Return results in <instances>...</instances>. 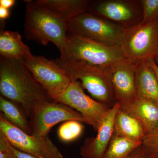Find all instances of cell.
Listing matches in <instances>:
<instances>
[{
    "label": "cell",
    "instance_id": "cell-25",
    "mask_svg": "<svg viewBox=\"0 0 158 158\" xmlns=\"http://www.w3.org/2000/svg\"><path fill=\"white\" fill-rule=\"evenodd\" d=\"M154 155L155 153L141 144L133 151L127 158H154Z\"/></svg>",
    "mask_w": 158,
    "mask_h": 158
},
{
    "label": "cell",
    "instance_id": "cell-3",
    "mask_svg": "<svg viewBox=\"0 0 158 158\" xmlns=\"http://www.w3.org/2000/svg\"><path fill=\"white\" fill-rule=\"evenodd\" d=\"M60 59L107 69L126 59L120 48L111 47L71 34H67Z\"/></svg>",
    "mask_w": 158,
    "mask_h": 158
},
{
    "label": "cell",
    "instance_id": "cell-4",
    "mask_svg": "<svg viewBox=\"0 0 158 158\" xmlns=\"http://www.w3.org/2000/svg\"><path fill=\"white\" fill-rule=\"evenodd\" d=\"M56 61L66 71L72 81H80L83 88L94 99L107 105L116 103L109 68H99L60 58Z\"/></svg>",
    "mask_w": 158,
    "mask_h": 158
},
{
    "label": "cell",
    "instance_id": "cell-26",
    "mask_svg": "<svg viewBox=\"0 0 158 158\" xmlns=\"http://www.w3.org/2000/svg\"><path fill=\"white\" fill-rule=\"evenodd\" d=\"M11 148L16 158H37L35 157L34 156L26 153L22 152L18 150L15 148L11 145Z\"/></svg>",
    "mask_w": 158,
    "mask_h": 158
},
{
    "label": "cell",
    "instance_id": "cell-21",
    "mask_svg": "<svg viewBox=\"0 0 158 158\" xmlns=\"http://www.w3.org/2000/svg\"><path fill=\"white\" fill-rule=\"evenodd\" d=\"M84 128L81 122L75 120L65 121L58 129V137L63 142L74 141L82 135Z\"/></svg>",
    "mask_w": 158,
    "mask_h": 158
},
{
    "label": "cell",
    "instance_id": "cell-5",
    "mask_svg": "<svg viewBox=\"0 0 158 158\" xmlns=\"http://www.w3.org/2000/svg\"><path fill=\"white\" fill-rule=\"evenodd\" d=\"M67 25L69 34L120 48L127 29L88 11L69 20Z\"/></svg>",
    "mask_w": 158,
    "mask_h": 158
},
{
    "label": "cell",
    "instance_id": "cell-18",
    "mask_svg": "<svg viewBox=\"0 0 158 158\" xmlns=\"http://www.w3.org/2000/svg\"><path fill=\"white\" fill-rule=\"evenodd\" d=\"M114 134L133 141L142 142L146 133L138 119L119 107L115 116Z\"/></svg>",
    "mask_w": 158,
    "mask_h": 158
},
{
    "label": "cell",
    "instance_id": "cell-17",
    "mask_svg": "<svg viewBox=\"0 0 158 158\" xmlns=\"http://www.w3.org/2000/svg\"><path fill=\"white\" fill-rule=\"evenodd\" d=\"M37 5L58 15L66 22L88 11V0H37Z\"/></svg>",
    "mask_w": 158,
    "mask_h": 158
},
{
    "label": "cell",
    "instance_id": "cell-15",
    "mask_svg": "<svg viewBox=\"0 0 158 158\" xmlns=\"http://www.w3.org/2000/svg\"><path fill=\"white\" fill-rule=\"evenodd\" d=\"M151 60L142 61L136 65V93L138 97L158 103V79Z\"/></svg>",
    "mask_w": 158,
    "mask_h": 158
},
{
    "label": "cell",
    "instance_id": "cell-11",
    "mask_svg": "<svg viewBox=\"0 0 158 158\" xmlns=\"http://www.w3.org/2000/svg\"><path fill=\"white\" fill-rule=\"evenodd\" d=\"M88 12L126 28L138 25L143 21L141 0L90 1Z\"/></svg>",
    "mask_w": 158,
    "mask_h": 158
},
{
    "label": "cell",
    "instance_id": "cell-10",
    "mask_svg": "<svg viewBox=\"0 0 158 158\" xmlns=\"http://www.w3.org/2000/svg\"><path fill=\"white\" fill-rule=\"evenodd\" d=\"M54 101L64 104L78 112L86 123L96 131L110 108L86 94L79 81H72L67 89Z\"/></svg>",
    "mask_w": 158,
    "mask_h": 158
},
{
    "label": "cell",
    "instance_id": "cell-1",
    "mask_svg": "<svg viewBox=\"0 0 158 158\" xmlns=\"http://www.w3.org/2000/svg\"><path fill=\"white\" fill-rule=\"evenodd\" d=\"M0 92L2 96L19 106L29 118L35 106L52 100L34 79L23 60L1 57Z\"/></svg>",
    "mask_w": 158,
    "mask_h": 158
},
{
    "label": "cell",
    "instance_id": "cell-30",
    "mask_svg": "<svg viewBox=\"0 0 158 158\" xmlns=\"http://www.w3.org/2000/svg\"><path fill=\"white\" fill-rule=\"evenodd\" d=\"M155 61L156 64L158 66V56L156 58V59H155Z\"/></svg>",
    "mask_w": 158,
    "mask_h": 158
},
{
    "label": "cell",
    "instance_id": "cell-6",
    "mask_svg": "<svg viewBox=\"0 0 158 158\" xmlns=\"http://www.w3.org/2000/svg\"><path fill=\"white\" fill-rule=\"evenodd\" d=\"M121 49L126 58L137 64L158 56V17L126 30Z\"/></svg>",
    "mask_w": 158,
    "mask_h": 158
},
{
    "label": "cell",
    "instance_id": "cell-14",
    "mask_svg": "<svg viewBox=\"0 0 158 158\" xmlns=\"http://www.w3.org/2000/svg\"><path fill=\"white\" fill-rule=\"evenodd\" d=\"M120 108L138 119L144 128L146 135L158 126V103L156 102L137 97L135 101L120 106Z\"/></svg>",
    "mask_w": 158,
    "mask_h": 158
},
{
    "label": "cell",
    "instance_id": "cell-27",
    "mask_svg": "<svg viewBox=\"0 0 158 158\" xmlns=\"http://www.w3.org/2000/svg\"><path fill=\"white\" fill-rule=\"evenodd\" d=\"M15 2V0H1L0 6L9 9L14 6Z\"/></svg>",
    "mask_w": 158,
    "mask_h": 158
},
{
    "label": "cell",
    "instance_id": "cell-12",
    "mask_svg": "<svg viewBox=\"0 0 158 158\" xmlns=\"http://www.w3.org/2000/svg\"><path fill=\"white\" fill-rule=\"evenodd\" d=\"M136 65L123 59L109 68L115 100L120 106L128 104L137 98Z\"/></svg>",
    "mask_w": 158,
    "mask_h": 158
},
{
    "label": "cell",
    "instance_id": "cell-16",
    "mask_svg": "<svg viewBox=\"0 0 158 158\" xmlns=\"http://www.w3.org/2000/svg\"><path fill=\"white\" fill-rule=\"evenodd\" d=\"M0 54L11 60H24L33 56L18 32L3 30L0 32Z\"/></svg>",
    "mask_w": 158,
    "mask_h": 158
},
{
    "label": "cell",
    "instance_id": "cell-24",
    "mask_svg": "<svg viewBox=\"0 0 158 158\" xmlns=\"http://www.w3.org/2000/svg\"><path fill=\"white\" fill-rule=\"evenodd\" d=\"M0 158H16L11 144L6 136L0 131Z\"/></svg>",
    "mask_w": 158,
    "mask_h": 158
},
{
    "label": "cell",
    "instance_id": "cell-8",
    "mask_svg": "<svg viewBox=\"0 0 158 158\" xmlns=\"http://www.w3.org/2000/svg\"><path fill=\"white\" fill-rule=\"evenodd\" d=\"M29 118L31 135L37 138L48 136L52 128L61 122L75 120L86 123L78 112L64 104L53 100L37 105Z\"/></svg>",
    "mask_w": 158,
    "mask_h": 158
},
{
    "label": "cell",
    "instance_id": "cell-23",
    "mask_svg": "<svg viewBox=\"0 0 158 158\" xmlns=\"http://www.w3.org/2000/svg\"><path fill=\"white\" fill-rule=\"evenodd\" d=\"M142 144L154 153L158 152V126L145 136Z\"/></svg>",
    "mask_w": 158,
    "mask_h": 158
},
{
    "label": "cell",
    "instance_id": "cell-7",
    "mask_svg": "<svg viewBox=\"0 0 158 158\" xmlns=\"http://www.w3.org/2000/svg\"><path fill=\"white\" fill-rule=\"evenodd\" d=\"M23 62L52 100L61 95L71 83L66 71L56 61L33 55L24 60Z\"/></svg>",
    "mask_w": 158,
    "mask_h": 158
},
{
    "label": "cell",
    "instance_id": "cell-31",
    "mask_svg": "<svg viewBox=\"0 0 158 158\" xmlns=\"http://www.w3.org/2000/svg\"><path fill=\"white\" fill-rule=\"evenodd\" d=\"M154 158H158V152L155 153Z\"/></svg>",
    "mask_w": 158,
    "mask_h": 158
},
{
    "label": "cell",
    "instance_id": "cell-20",
    "mask_svg": "<svg viewBox=\"0 0 158 158\" xmlns=\"http://www.w3.org/2000/svg\"><path fill=\"white\" fill-rule=\"evenodd\" d=\"M142 144L114 134L103 158H127Z\"/></svg>",
    "mask_w": 158,
    "mask_h": 158
},
{
    "label": "cell",
    "instance_id": "cell-28",
    "mask_svg": "<svg viewBox=\"0 0 158 158\" xmlns=\"http://www.w3.org/2000/svg\"><path fill=\"white\" fill-rule=\"evenodd\" d=\"M10 12L8 9L0 6V19L1 20H6L9 17Z\"/></svg>",
    "mask_w": 158,
    "mask_h": 158
},
{
    "label": "cell",
    "instance_id": "cell-2",
    "mask_svg": "<svg viewBox=\"0 0 158 158\" xmlns=\"http://www.w3.org/2000/svg\"><path fill=\"white\" fill-rule=\"evenodd\" d=\"M25 2L24 28L26 38L43 45L52 42L61 54L68 33L67 22L52 11L37 5L35 1Z\"/></svg>",
    "mask_w": 158,
    "mask_h": 158
},
{
    "label": "cell",
    "instance_id": "cell-22",
    "mask_svg": "<svg viewBox=\"0 0 158 158\" xmlns=\"http://www.w3.org/2000/svg\"><path fill=\"white\" fill-rule=\"evenodd\" d=\"M141 1L143 12L142 22H147L158 17V0Z\"/></svg>",
    "mask_w": 158,
    "mask_h": 158
},
{
    "label": "cell",
    "instance_id": "cell-29",
    "mask_svg": "<svg viewBox=\"0 0 158 158\" xmlns=\"http://www.w3.org/2000/svg\"><path fill=\"white\" fill-rule=\"evenodd\" d=\"M151 65H152L153 68L154 69L155 71L156 74L158 79V66L157 65V64H156L154 59H152V60H151Z\"/></svg>",
    "mask_w": 158,
    "mask_h": 158
},
{
    "label": "cell",
    "instance_id": "cell-9",
    "mask_svg": "<svg viewBox=\"0 0 158 158\" xmlns=\"http://www.w3.org/2000/svg\"><path fill=\"white\" fill-rule=\"evenodd\" d=\"M0 131L15 148L37 158H64L48 136L37 138L15 126L0 113Z\"/></svg>",
    "mask_w": 158,
    "mask_h": 158
},
{
    "label": "cell",
    "instance_id": "cell-19",
    "mask_svg": "<svg viewBox=\"0 0 158 158\" xmlns=\"http://www.w3.org/2000/svg\"><path fill=\"white\" fill-rule=\"evenodd\" d=\"M0 110L5 118L10 123L31 135L30 122L27 120L28 118L19 106L1 95Z\"/></svg>",
    "mask_w": 158,
    "mask_h": 158
},
{
    "label": "cell",
    "instance_id": "cell-13",
    "mask_svg": "<svg viewBox=\"0 0 158 158\" xmlns=\"http://www.w3.org/2000/svg\"><path fill=\"white\" fill-rule=\"evenodd\" d=\"M120 107L116 103L110 108L98 129L95 137L86 138L80 148L84 158H103L114 135V124L116 113Z\"/></svg>",
    "mask_w": 158,
    "mask_h": 158
}]
</instances>
